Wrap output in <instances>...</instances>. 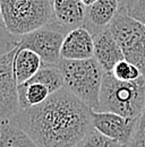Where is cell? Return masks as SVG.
Instances as JSON below:
<instances>
[{"label": "cell", "mask_w": 145, "mask_h": 147, "mask_svg": "<svg viewBox=\"0 0 145 147\" xmlns=\"http://www.w3.org/2000/svg\"><path fill=\"white\" fill-rule=\"evenodd\" d=\"M92 109L65 87L12 118L40 147H74L91 130Z\"/></svg>", "instance_id": "obj_1"}, {"label": "cell", "mask_w": 145, "mask_h": 147, "mask_svg": "<svg viewBox=\"0 0 145 147\" xmlns=\"http://www.w3.org/2000/svg\"><path fill=\"white\" fill-rule=\"evenodd\" d=\"M64 78V87L79 98L90 109L98 111L104 70L95 58L86 60H66L58 62Z\"/></svg>", "instance_id": "obj_2"}, {"label": "cell", "mask_w": 145, "mask_h": 147, "mask_svg": "<svg viewBox=\"0 0 145 147\" xmlns=\"http://www.w3.org/2000/svg\"><path fill=\"white\" fill-rule=\"evenodd\" d=\"M145 109V78L120 82L106 73L100 93L99 110L112 112L126 118L138 119Z\"/></svg>", "instance_id": "obj_3"}, {"label": "cell", "mask_w": 145, "mask_h": 147, "mask_svg": "<svg viewBox=\"0 0 145 147\" xmlns=\"http://www.w3.org/2000/svg\"><path fill=\"white\" fill-rule=\"evenodd\" d=\"M0 13L6 30L16 36L54 22L52 0H0Z\"/></svg>", "instance_id": "obj_4"}, {"label": "cell", "mask_w": 145, "mask_h": 147, "mask_svg": "<svg viewBox=\"0 0 145 147\" xmlns=\"http://www.w3.org/2000/svg\"><path fill=\"white\" fill-rule=\"evenodd\" d=\"M108 28L118 42L125 60L135 65L145 78V25L130 17L125 8H119Z\"/></svg>", "instance_id": "obj_5"}, {"label": "cell", "mask_w": 145, "mask_h": 147, "mask_svg": "<svg viewBox=\"0 0 145 147\" xmlns=\"http://www.w3.org/2000/svg\"><path fill=\"white\" fill-rule=\"evenodd\" d=\"M66 34L67 33L51 28L48 25L19 36L18 41L13 42V47L34 51L40 55L43 63L58 65L61 59L60 50Z\"/></svg>", "instance_id": "obj_6"}, {"label": "cell", "mask_w": 145, "mask_h": 147, "mask_svg": "<svg viewBox=\"0 0 145 147\" xmlns=\"http://www.w3.org/2000/svg\"><path fill=\"white\" fill-rule=\"evenodd\" d=\"M17 48L0 53V122L14 118L20 111L18 85L14 75V59Z\"/></svg>", "instance_id": "obj_7"}, {"label": "cell", "mask_w": 145, "mask_h": 147, "mask_svg": "<svg viewBox=\"0 0 145 147\" xmlns=\"http://www.w3.org/2000/svg\"><path fill=\"white\" fill-rule=\"evenodd\" d=\"M91 115L93 128L125 147L130 142L140 120V118H126L117 113L95 110H92Z\"/></svg>", "instance_id": "obj_8"}, {"label": "cell", "mask_w": 145, "mask_h": 147, "mask_svg": "<svg viewBox=\"0 0 145 147\" xmlns=\"http://www.w3.org/2000/svg\"><path fill=\"white\" fill-rule=\"evenodd\" d=\"M60 58L66 60H86L94 58V37L84 26L69 31L64 38Z\"/></svg>", "instance_id": "obj_9"}, {"label": "cell", "mask_w": 145, "mask_h": 147, "mask_svg": "<svg viewBox=\"0 0 145 147\" xmlns=\"http://www.w3.org/2000/svg\"><path fill=\"white\" fill-rule=\"evenodd\" d=\"M54 24L69 32L84 26L87 7L81 0H52Z\"/></svg>", "instance_id": "obj_10"}, {"label": "cell", "mask_w": 145, "mask_h": 147, "mask_svg": "<svg viewBox=\"0 0 145 147\" xmlns=\"http://www.w3.org/2000/svg\"><path fill=\"white\" fill-rule=\"evenodd\" d=\"M94 37V58L104 70V73H111L113 67L121 60H124V53L111 34L109 28H106Z\"/></svg>", "instance_id": "obj_11"}, {"label": "cell", "mask_w": 145, "mask_h": 147, "mask_svg": "<svg viewBox=\"0 0 145 147\" xmlns=\"http://www.w3.org/2000/svg\"><path fill=\"white\" fill-rule=\"evenodd\" d=\"M118 10V0H96L92 6L87 7L84 27L90 31L92 35H95L108 28Z\"/></svg>", "instance_id": "obj_12"}, {"label": "cell", "mask_w": 145, "mask_h": 147, "mask_svg": "<svg viewBox=\"0 0 145 147\" xmlns=\"http://www.w3.org/2000/svg\"><path fill=\"white\" fill-rule=\"evenodd\" d=\"M43 62L40 55L28 49H17L14 59V75L17 85L30 80L40 70Z\"/></svg>", "instance_id": "obj_13"}, {"label": "cell", "mask_w": 145, "mask_h": 147, "mask_svg": "<svg viewBox=\"0 0 145 147\" xmlns=\"http://www.w3.org/2000/svg\"><path fill=\"white\" fill-rule=\"evenodd\" d=\"M0 147H40L12 119L1 122Z\"/></svg>", "instance_id": "obj_14"}, {"label": "cell", "mask_w": 145, "mask_h": 147, "mask_svg": "<svg viewBox=\"0 0 145 147\" xmlns=\"http://www.w3.org/2000/svg\"><path fill=\"white\" fill-rule=\"evenodd\" d=\"M51 95L49 88L40 83L26 82L18 85V96L20 110H26L32 107L42 104Z\"/></svg>", "instance_id": "obj_15"}, {"label": "cell", "mask_w": 145, "mask_h": 147, "mask_svg": "<svg viewBox=\"0 0 145 147\" xmlns=\"http://www.w3.org/2000/svg\"><path fill=\"white\" fill-rule=\"evenodd\" d=\"M30 80L47 86L51 94L64 88V78L60 69L58 68V65L43 63L40 70L35 74V76L32 77Z\"/></svg>", "instance_id": "obj_16"}, {"label": "cell", "mask_w": 145, "mask_h": 147, "mask_svg": "<svg viewBox=\"0 0 145 147\" xmlns=\"http://www.w3.org/2000/svg\"><path fill=\"white\" fill-rule=\"evenodd\" d=\"M111 74L116 79H118L120 82H133L143 76L141 70L135 65L128 62L125 59L119 61L113 67Z\"/></svg>", "instance_id": "obj_17"}, {"label": "cell", "mask_w": 145, "mask_h": 147, "mask_svg": "<svg viewBox=\"0 0 145 147\" xmlns=\"http://www.w3.org/2000/svg\"><path fill=\"white\" fill-rule=\"evenodd\" d=\"M74 147H125L121 144L103 136L95 129L91 130L90 132Z\"/></svg>", "instance_id": "obj_18"}, {"label": "cell", "mask_w": 145, "mask_h": 147, "mask_svg": "<svg viewBox=\"0 0 145 147\" xmlns=\"http://www.w3.org/2000/svg\"><path fill=\"white\" fill-rule=\"evenodd\" d=\"M125 9L130 17L145 25V0H131Z\"/></svg>", "instance_id": "obj_19"}, {"label": "cell", "mask_w": 145, "mask_h": 147, "mask_svg": "<svg viewBox=\"0 0 145 147\" xmlns=\"http://www.w3.org/2000/svg\"><path fill=\"white\" fill-rule=\"evenodd\" d=\"M126 147H145V109L138 120L136 130Z\"/></svg>", "instance_id": "obj_20"}, {"label": "cell", "mask_w": 145, "mask_h": 147, "mask_svg": "<svg viewBox=\"0 0 145 147\" xmlns=\"http://www.w3.org/2000/svg\"><path fill=\"white\" fill-rule=\"evenodd\" d=\"M119 1V8H126V6L131 0H118Z\"/></svg>", "instance_id": "obj_21"}, {"label": "cell", "mask_w": 145, "mask_h": 147, "mask_svg": "<svg viewBox=\"0 0 145 147\" xmlns=\"http://www.w3.org/2000/svg\"><path fill=\"white\" fill-rule=\"evenodd\" d=\"M81 1H82L86 7H90V6H92L96 0H81Z\"/></svg>", "instance_id": "obj_22"}, {"label": "cell", "mask_w": 145, "mask_h": 147, "mask_svg": "<svg viewBox=\"0 0 145 147\" xmlns=\"http://www.w3.org/2000/svg\"><path fill=\"white\" fill-rule=\"evenodd\" d=\"M3 25V22H2V17H1V13H0V26Z\"/></svg>", "instance_id": "obj_23"}, {"label": "cell", "mask_w": 145, "mask_h": 147, "mask_svg": "<svg viewBox=\"0 0 145 147\" xmlns=\"http://www.w3.org/2000/svg\"><path fill=\"white\" fill-rule=\"evenodd\" d=\"M0 127H1V122H0Z\"/></svg>", "instance_id": "obj_24"}]
</instances>
